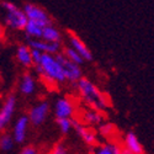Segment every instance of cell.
I'll use <instances>...</instances> for the list:
<instances>
[{
    "mask_svg": "<svg viewBox=\"0 0 154 154\" xmlns=\"http://www.w3.org/2000/svg\"><path fill=\"white\" fill-rule=\"evenodd\" d=\"M33 68L43 80V83L54 86L66 83L62 64L58 60L57 54L41 53V56L33 63Z\"/></svg>",
    "mask_w": 154,
    "mask_h": 154,
    "instance_id": "1",
    "label": "cell"
},
{
    "mask_svg": "<svg viewBox=\"0 0 154 154\" xmlns=\"http://www.w3.org/2000/svg\"><path fill=\"white\" fill-rule=\"evenodd\" d=\"M75 89L78 91L79 97L83 100L86 106L99 110L101 112H104V110L109 107V100L105 94H102L100 89L89 79L82 76L75 83Z\"/></svg>",
    "mask_w": 154,
    "mask_h": 154,
    "instance_id": "2",
    "label": "cell"
},
{
    "mask_svg": "<svg viewBox=\"0 0 154 154\" xmlns=\"http://www.w3.org/2000/svg\"><path fill=\"white\" fill-rule=\"evenodd\" d=\"M2 9L4 12V22L5 29H10L14 31H22L23 26L27 22V17L25 15L22 8L15 5L14 3L4 2L2 4Z\"/></svg>",
    "mask_w": 154,
    "mask_h": 154,
    "instance_id": "3",
    "label": "cell"
},
{
    "mask_svg": "<svg viewBox=\"0 0 154 154\" xmlns=\"http://www.w3.org/2000/svg\"><path fill=\"white\" fill-rule=\"evenodd\" d=\"M78 112V106L75 104V100L69 96L58 97L54 102L53 113L56 119H74Z\"/></svg>",
    "mask_w": 154,
    "mask_h": 154,
    "instance_id": "4",
    "label": "cell"
},
{
    "mask_svg": "<svg viewBox=\"0 0 154 154\" xmlns=\"http://www.w3.org/2000/svg\"><path fill=\"white\" fill-rule=\"evenodd\" d=\"M16 105L17 100L14 95H9L5 99L4 104L0 107V132H4L11 123L16 112Z\"/></svg>",
    "mask_w": 154,
    "mask_h": 154,
    "instance_id": "5",
    "label": "cell"
},
{
    "mask_svg": "<svg viewBox=\"0 0 154 154\" xmlns=\"http://www.w3.org/2000/svg\"><path fill=\"white\" fill-rule=\"evenodd\" d=\"M57 58L62 64L63 68V73H64V78L66 82H69L72 84H75L82 76H83V70H82V66L79 64H75L70 60H68L66 57L63 56L62 52L57 53Z\"/></svg>",
    "mask_w": 154,
    "mask_h": 154,
    "instance_id": "6",
    "label": "cell"
},
{
    "mask_svg": "<svg viewBox=\"0 0 154 154\" xmlns=\"http://www.w3.org/2000/svg\"><path fill=\"white\" fill-rule=\"evenodd\" d=\"M49 111H51V104L47 100L38 101L29 111L27 117H29L30 123L33 126H41L48 117Z\"/></svg>",
    "mask_w": 154,
    "mask_h": 154,
    "instance_id": "7",
    "label": "cell"
},
{
    "mask_svg": "<svg viewBox=\"0 0 154 154\" xmlns=\"http://www.w3.org/2000/svg\"><path fill=\"white\" fill-rule=\"evenodd\" d=\"M22 10H23L25 15H26L29 21L37 22V23L42 25V26H46L48 23H52V19H51V16L47 14V11L36 4L29 3L22 8Z\"/></svg>",
    "mask_w": 154,
    "mask_h": 154,
    "instance_id": "8",
    "label": "cell"
},
{
    "mask_svg": "<svg viewBox=\"0 0 154 154\" xmlns=\"http://www.w3.org/2000/svg\"><path fill=\"white\" fill-rule=\"evenodd\" d=\"M73 131H75L76 133H78V136L82 138V140L85 144L90 146V147H95L96 144H99V134L94 130V127L85 126V125L80 123L79 121L74 120Z\"/></svg>",
    "mask_w": 154,
    "mask_h": 154,
    "instance_id": "9",
    "label": "cell"
},
{
    "mask_svg": "<svg viewBox=\"0 0 154 154\" xmlns=\"http://www.w3.org/2000/svg\"><path fill=\"white\" fill-rule=\"evenodd\" d=\"M78 117H79L80 123L85 126H90V127H97L100 123L104 122V113L89 106L83 107L79 111Z\"/></svg>",
    "mask_w": 154,
    "mask_h": 154,
    "instance_id": "10",
    "label": "cell"
},
{
    "mask_svg": "<svg viewBox=\"0 0 154 154\" xmlns=\"http://www.w3.org/2000/svg\"><path fill=\"white\" fill-rule=\"evenodd\" d=\"M30 121H29V117L22 115L20 116L14 126H12V132H11V136L14 138L15 143H23L25 139L27 137V132H29V127H30Z\"/></svg>",
    "mask_w": 154,
    "mask_h": 154,
    "instance_id": "11",
    "label": "cell"
},
{
    "mask_svg": "<svg viewBox=\"0 0 154 154\" xmlns=\"http://www.w3.org/2000/svg\"><path fill=\"white\" fill-rule=\"evenodd\" d=\"M32 49L38 51L40 53H47V54H57L62 52V43H54V42H47L42 38L38 40H29L27 43Z\"/></svg>",
    "mask_w": 154,
    "mask_h": 154,
    "instance_id": "12",
    "label": "cell"
},
{
    "mask_svg": "<svg viewBox=\"0 0 154 154\" xmlns=\"http://www.w3.org/2000/svg\"><path fill=\"white\" fill-rule=\"evenodd\" d=\"M121 144L126 154H144V148L142 143H140V140L133 132L126 133Z\"/></svg>",
    "mask_w": 154,
    "mask_h": 154,
    "instance_id": "13",
    "label": "cell"
},
{
    "mask_svg": "<svg viewBox=\"0 0 154 154\" xmlns=\"http://www.w3.org/2000/svg\"><path fill=\"white\" fill-rule=\"evenodd\" d=\"M68 43H69L68 46L70 48H73L74 51H76V52H78L83 57V59L85 62L93 59V54L90 52V49L88 48V46L83 42V40H82L79 36H76V35H74V33L70 32L68 35Z\"/></svg>",
    "mask_w": 154,
    "mask_h": 154,
    "instance_id": "14",
    "label": "cell"
},
{
    "mask_svg": "<svg viewBox=\"0 0 154 154\" xmlns=\"http://www.w3.org/2000/svg\"><path fill=\"white\" fill-rule=\"evenodd\" d=\"M19 90L25 96L33 95L37 90V78L30 72L23 73L19 83Z\"/></svg>",
    "mask_w": 154,
    "mask_h": 154,
    "instance_id": "15",
    "label": "cell"
},
{
    "mask_svg": "<svg viewBox=\"0 0 154 154\" xmlns=\"http://www.w3.org/2000/svg\"><path fill=\"white\" fill-rule=\"evenodd\" d=\"M93 154H126L121 143H119L116 139L107 140L105 143H99L94 147Z\"/></svg>",
    "mask_w": 154,
    "mask_h": 154,
    "instance_id": "16",
    "label": "cell"
},
{
    "mask_svg": "<svg viewBox=\"0 0 154 154\" xmlns=\"http://www.w3.org/2000/svg\"><path fill=\"white\" fill-rule=\"evenodd\" d=\"M16 60L23 68H32L33 67V58H32V49L29 45H20L16 48Z\"/></svg>",
    "mask_w": 154,
    "mask_h": 154,
    "instance_id": "17",
    "label": "cell"
},
{
    "mask_svg": "<svg viewBox=\"0 0 154 154\" xmlns=\"http://www.w3.org/2000/svg\"><path fill=\"white\" fill-rule=\"evenodd\" d=\"M41 38L45 40V41H47V42L62 43L63 35H62L60 30L57 26H54L53 22H52V23H48V25H46V26H43Z\"/></svg>",
    "mask_w": 154,
    "mask_h": 154,
    "instance_id": "18",
    "label": "cell"
},
{
    "mask_svg": "<svg viewBox=\"0 0 154 154\" xmlns=\"http://www.w3.org/2000/svg\"><path fill=\"white\" fill-rule=\"evenodd\" d=\"M42 30H43V26L37 22H33V21H29L26 22V25L23 26L22 31L26 36L27 41L29 40H38V38H41L42 36Z\"/></svg>",
    "mask_w": 154,
    "mask_h": 154,
    "instance_id": "19",
    "label": "cell"
},
{
    "mask_svg": "<svg viewBox=\"0 0 154 154\" xmlns=\"http://www.w3.org/2000/svg\"><path fill=\"white\" fill-rule=\"evenodd\" d=\"M97 127H99V133L97 134L102 136L107 140L115 139V136H116V128H115L113 125H111L109 122H102Z\"/></svg>",
    "mask_w": 154,
    "mask_h": 154,
    "instance_id": "20",
    "label": "cell"
},
{
    "mask_svg": "<svg viewBox=\"0 0 154 154\" xmlns=\"http://www.w3.org/2000/svg\"><path fill=\"white\" fill-rule=\"evenodd\" d=\"M62 53H63V56L66 57L68 60H70V62H73V63H75V64H79V66H82V64H84V59H83V57L76 52V51H74L73 48H70L69 46H67V47H64V48H62Z\"/></svg>",
    "mask_w": 154,
    "mask_h": 154,
    "instance_id": "21",
    "label": "cell"
},
{
    "mask_svg": "<svg viewBox=\"0 0 154 154\" xmlns=\"http://www.w3.org/2000/svg\"><path fill=\"white\" fill-rule=\"evenodd\" d=\"M15 146V140L12 138V136L10 133L3 132L0 134V149L3 152H9L14 148Z\"/></svg>",
    "mask_w": 154,
    "mask_h": 154,
    "instance_id": "22",
    "label": "cell"
},
{
    "mask_svg": "<svg viewBox=\"0 0 154 154\" xmlns=\"http://www.w3.org/2000/svg\"><path fill=\"white\" fill-rule=\"evenodd\" d=\"M57 125L62 134H69L74 128V119H58Z\"/></svg>",
    "mask_w": 154,
    "mask_h": 154,
    "instance_id": "23",
    "label": "cell"
},
{
    "mask_svg": "<svg viewBox=\"0 0 154 154\" xmlns=\"http://www.w3.org/2000/svg\"><path fill=\"white\" fill-rule=\"evenodd\" d=\"M47 154H68V148L63 143H57Z\"/></svg>",
    "mask_w": 154,
    "mask_h": 154,
    "instance_id": "24",
    "label": "cell"
},
{
    "mask_svg": "<svg viewBox=\"0 0 154 154\" xmlns=\"http://www.w3.org/2000/svg\"><path fill=\"white\" fill-rule=\"evenodd\" d=\"M20 154H40V153H38V150H37L35 147L27 146V147H23V148H22V150H21Z\"/></svg>",
    "mask_w": 154,
    "mask_h": 154,
    "instance_id": "25",
    "label": "cell"
},
{
    "mask_svg": "<svg viewBox=\"0 0 154 154\" xmlns=\"http://www.w3.org/2000/svg\"><path fill=\"white\" fill-rule=\"evenodd\" d=\"M5 33H6V29H5V26L3 25V22H0V43L4 41Z\"/></svg>",
    "mask_w": 154,
    "mask_h": 154,
    "instance_id": "26",
    "label": "cell"
},
{
    "mask_svg": "<svg viewBox=\"0 0 154 154\" xmlns=\"http://www.w3.org/2000/svg\"><path fill=\"white\" fill-rule=\"evenodd\" d=\"M90 154H93V153H90Z\"/></svg>",
    "mask_w": 154,
    "mask_h": 154,
    "instance_id": "27",
    "label": "cell"
}]
</instances>
